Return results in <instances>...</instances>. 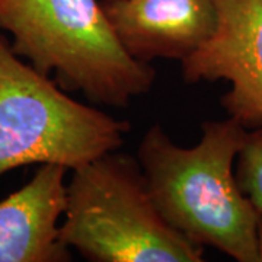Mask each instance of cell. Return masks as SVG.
<instances>
[{"label":"cell","mask_w":262,"mask_h":262,"mask_svg":"<svg viewBox=\"0 0 262 262\" xmlns=\"http://www.w3.org/2000/svg\"><path fill=\"white\" fill-rule=\"evenodd\" d=\"M246 136L244 125L227 117L204 122L200 143L181 147L151 125L137 158L160 214L173 229L237 262H258L259 213L233 170Z\"/></svg>","instance_id":"cell-1"},{"label":"cell","mask_w":262,"mask_h":262,"mask_svg":"<svg viewBox=\"0 0 262 262\" xmlns=\"http://www.w3.org/2000/svg\"><path fill=\"white\" fill-rule=\"evenodd\" d=\"M0 31L19 57L95 105L127 108L156 79L121 47L98 0H0Z\"/></svg>","instance_id":"cell-2"},{"label":"cell","mask_w":262,"mask_h":262,"mask_svg":"<svg viewBox=\"0 0 262 262\" xmlns=\"http://www.w3.org/2000/svg\"><path fill=\"white\" fill-rule=\"evenodd\" d=\"M60 239L91 262L204 261V246L160 214L139 160L118 150L72 169Z\"/></svg>","instance_id":"cell-3"},{"label":"cell","mask_w":262,"mask_h":262,"mask_svg":"<svg viewBox=\"0 0 262 262\" xmlns=\"http://www.w3.org/2000/svg\"><path fill=\"white\" fill-rule=\"evenodd\" d=\"M131 124L66 94L0 35V177L27 165L69 170L120 150Z\"/></svg>","instance_id":"cell-4"},{"label":"cell","mask_w":262,"mask_h":262,"mask_svg":"<svg viewBox=\"0 0 262 262\" xmlns=\"http://www.w3.org/2000/svg\"><path fill=\"white\" fill-rule=\"evenodd\" d=\"M217 28L181 61L187 83L226 80L222 106L246 130L262 127V0H215Z\"/></svg>","instance_id":"cell-5"},{"label":"cell","mask_w":262,"mask_h":262,"mask_svg":"<svg viewBox=\"0 0 262 262\" xmlns=\"http://www.w3.org/2000/svg\"><path fill=\"white\" fill-rule=\"evenodd\" d=\"M121 47L133 58L182 61L217 28L215 0H101Z\"/></svg>","instance_id":"cell-6"},{"label":"cell","mask_w":262,"mask_h":262,"mask_svg":"<svg viewBox=\"0 0 262 262\" xmlns=\"http://www.w3.org/2000/svg\"><path fill=\"white\" fill-rule=\"evenodd\" d=\"M67 170L39 165L28 184L0 201V262L72 261L60 239Z\"/></svg>","instance_id":"cell-7"},{"label":"cell","mask_w":262,"mask_h":262,"mask_svg":"<svg viewBox=\"0 0 262 262\" xmlns=\"http://www.w3.org/2000/svg\"><path fill=\"white\" fill-rule=\"evenodd\" d=\"M234 175L242 192L262 214V127L248 130L236 159Z\"/></svg>","instance_id":"cell-8"},{"label":"cell","mask_w":262,"mask_h":262,"mask_svg":"<svg viewBox=\"0 0 262 262\" xmlns=\"http://www.w3.org/2000/svg\"><path fill=\"white\" fill-rule=\"evenodd\" d=\"M256 241H258V262H262V214H259V219H258Z\"/></svg>","instance_id":"cell-9"}]
</instances>
